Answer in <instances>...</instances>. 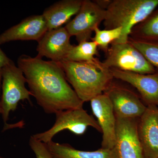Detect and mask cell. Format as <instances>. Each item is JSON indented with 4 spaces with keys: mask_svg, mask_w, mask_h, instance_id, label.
Instances as JSON below:
<instances>
[{
    "mask_svg": "<svg viewBox=\"0 0 158 158\" xmlns=\"http://www.w3.org/2000/svg\"><path fill=\"white\" fill-rule=\"evenodd\" d=\"M158 6V0H113L106 9L105 29L122 28L114 42H127L133 28L145 20Z\"/></svg>",
    "mask_w": 158,
    "mask_h": 158,
    "instance_id": "cell-3",
    "label": "cell"
},
{
    "mask_svg": "<svg viewBox=\"0 0 158 158\" xmlns=\"http://www.w3.org/2000/svg\"><path fill=\"white\" fill-rule=\"evenodd\" d=\"M104 93L110 99L116 118H139L147 108L135 92L112 82Z\"/></svg>",
    "mask_w": 158,
    "mask_h": 158,
    "instance_id": "cell-9",
    "label": "cell"
},
{
    "mask_svg": "<svg viewBox=\"0 0 158 158\" xmlns=\"http://www.w3.org/2000/svg\"><path fill=\"white\" fill-rule=\"evenodd\" d=\"M92 112L102 134L101 148L112 149L116 142V119L110 99L105 93L90 101Z\"/></svg>",
    "mask_w": 158,
    "mask_h": 158,
    "instance_id": "cell-10",
    "label": "cell"
},
{
    "mask_svg": "<svg viewBox=\"0 0 158 158\" xmlns=\"http://www.w3.org/2000/svg\"><path fill=\"white\" fill-rule=\"evenodd\" d=\"M128 40L153 66L158 68V44L131 37Z\"/></svg>",
    "mask_w": 158,
    "mask_h": 158,
    "instance_id": "cell-20",
    "label": "cell"
},
{
    "mask_svg": "<svg viewBox=\"0 0 158 158\" xmlns=\"http://www.w3.org/2000/svg\"><path fill=\"white\" fill-rule=\"evenodd\" d=\"M98 47L93 41L80 43L78 45L73 46L65 59L73 62H93L97 59L94 56L98 54Z\"/></svg>",
    "mask_w": 158,
    "mask_h": 158,
    "instance_id": "cell-17",
    "label": "cell"
},
{
    "mask_svg": "<svg viewBox=\"0 0 158 158\" xmlns=\"http://www.w3.org/2000/svg\"><path fill=\"white\" fill-rule=\"evenodd\" d=\"M57 62L64 71L67 81L84 102L103 93L114 78L111 69L97 58L91 62L66 59Z\"/></svg>",
    "mask_w": 158,
    "mask_h": 158,
    "instance_id": "cell-2",
    "label": "cell"
},
{
    "mask_svg": "<svg viewBox=\"0 0 158 158\" xmlns=\"http://www.w3.org/2000/svg\"><path fill=\"white\" fill-rule=\"evenodd\" d=\"M48 31L42 15H31L0 34V45L16 40L38 41Z\"/></svg>",
    "mask_w": 158,
    "mask_h": 158,
    "instance_id": "cell-13",
    "label": "cell"
},
{
    "mask_svg": "<svg viewBox=\"0 0 158 158\" xmlns=\"http://www.w3.org/2000/svg\"><path fill=\"white\" fill-rule=\"evenodd\" d=\"M46 144L53 158H117L114 148L84 151L75 149L69 144H60L53 141Z\"/></svg>",
    "mask_w": 158,
    "mask_h": 158,
    "instance_id": "cell-16",
    "label": "cell"
},
{
    "mask_svg": "<svg viewBox=\"0 0 158 158\" xmlns=\"http://www.w3.org/2000/svg\"><path fill=\"white\" fill-rule=\"evenodd\" d=\"M82 2V0H62L46 9L42 15L46 21L48 31L61 27L77 14Z\"/></svg>",
    "mask_w": 158,
    "mask_h": 158,
    "instance_id": "cell-15",
    "label": "cell"
},
{
    "mask_svg": "<svg viewBox=\"0 0 158 158\" xmlns=\"http://www.w3.org/2000/svg\"><path fill=\"white\" fill-rule=\"evenodd\" d=\"M2 96L1 114L5 125H7L10 112L17 109L21 101L27 100L31 103L30 90L26 88L27 81L22 70L11 61L1 70Z\"/></svg>",
    "mask_w": 158,
    "mask_h": 158,
    "instance_id": "cell-4",
    "label": "cell"
},
{
    "mask_svg": "<svg viewBox=\"0 0 158 158\" xmlns=\"http://www.w3.org/2000/svg\"><path fill=\"white\" fill-rule=\"evenodd\" d=\"M95 35L91 38L92 41L96 43L98 46L106 52L110 45L114 41L118 40L121 37L122 28L100 30L97 27L94 31Z\"/></svg>",
    "mask_w": 158,
    "mask_h": 158,
    "instance_id": "cell-19",
    "label": "cell"
},
{
    "mask_svg": "<svg viewBox=\"0 0 158 158\" xmlns=\"http://www.w3.org/2000/svg\"><path fill=\"white\" fill-rule=\"evenodd\" d=\"M139 118H116L114 148L117 158H144L138 136Z\"/></svg>",
    "mask_w": 158,
    "mask_h": 158,
    "instance_id": "cell-8",
    "label": "cell"
},
{
    "mask_svg": "<svg viewBox=\"0 0 158 158\" xmlns=\"http://www.w3.org/2000/svg\"><path fill=\"white\" fill-rule=\"evenodd\" d=\"M106 17V9L95 1L84 0L80 11L73 19L65 26L69 34L75 36L78 43L89 41L91 35Z\"/></svg>",
    "mask_w": 158,
    "mask_h": 158,
    "instance_id": "cell-7",
    "label": "cell"
},
{
    "mask_svg": "<svg viewBox=\"0 0 158 158\" xmlns=\"http://www.w3.org/2000/svg\"><path fill=\"white\" fill-rule=\"evenodd\" d=\"M29 143L30 147L36 158H53L46 144L38 141L33 136L30 137Z\"/></svg>",
    "mask_w": 158,
    "mask_h": 158,
    "instance_id": "cell-21",
    "label": "cell"
},
{
    "mask_svg": "<svg viewBox=\"0 0 158 158\" xmlns=\"http://www.w3.org/2000/svg\"><path fill=\"white\" fill-rule=\"evenodd\" d=\"M17 66L23 72L32 96L48 114L83 108L82 102L70 87L57 62L23 55Z\"/></svg>",
    "mask_w": 158,
    "mask_h": 158,
    "instance_id": "cell-1",
    "label": "cell"
},
{
    "mask_svg": "<svg viewBox=\"0 0 158 158\" xmlns=\"http://www.w3.org/2000/svg\"><path fill=\"white\" fill-rule=\"evenodd\" d=\"M138 133L144 158H158L157 106H147L138 120Z\"/></svg>",
    "mask_w": 158,
    "mask_h": 158,
    "instance_id": "cell-12",
    "label": "cell"
},
{
    "mask_svg": "<svg viewBox=\"0 0 158 158\" xmlns=\"http://www.w3.org/2000/svg\"><path fill=\"white\" fill-rule=\"evenodd\" d=\"M2 76L1 70H0V114L2 113V109H1V89L2 88Z\"/></svg>",
    "mask_w": 158,
    "mask_h": 158,
    "instance_id": "cell-23",
    "label": "cell"
},
{
    "mask_svg": "<svg viewBox=\"0 0 158 158\" xmlns=\"http://www.w3.org/2000/svg\"><path fill=\"white\" fill-rule=\"evenodd\" d=\"M55 114L56 119L53 126L45 131L32 135L34 138L47 144L52 141L56 135L64 130H69L78 135L84 134L89 127L101 132L97 120L83 108L59 111Z\"/></svg>",
    "mask_w": 158,
    "mask_h": 158,
    "instance_id": "cell-6",
    "label": "cell"
},
{
    "mask_svg": "<svg viewBox=\"0 0 158 158\" xmlns=\"http://www.w3.org/2000/svg\"><path fill=\"white\" fill-rule=\"evenodd\" d=\"M114 78L129 83L148 105L158 106V74H141L110 69Z\"/></svg>",
    "mask_w": 158,
    "mask_h": 158,
    "instance_id": "cell-14",
    "label": "cell"
},
{
    "mask_svg": "<svg viewBox=\"0 0 158 158\" xmlns=\"http://www.w3.org/2000/svg\"><path fill=\"white\" fill-rule=\"evenodd\" d=\"M0 158H4V157H3L1 156H0Z\"/></svg>",
    "mask_w": 158,
    "mask_h": 158,
    "instance_id": "cell-24",
    "label": "cell"
},
{
    "mask_svg": "<svg viewBox=\"0 0 158 158\" xmlns=\"http://www.w3.org/2000/svg\"><path fill=\"white\" fill-rule=\"evenodd\" d=\"M11 61V59L0 48V70L6 65H8Z\"/></svg>",
    "mask_w": 158,
    "mask_h": 158,
    "instance_id": "cell-22",
    "label": "cell"
},
{
    "mask_svg": "<svg viewBox=\"0 0 158 158\" xmlns=\"http://www.w3.org/2000/svg\"><path fill=\"white\" fill-rule=\"evenodd\" d=\"M103 62L110 69L141 74H153L154 67L143 55L128 41L119 43L113 42Z\"/></svg>",
    "mask_w": 158,
    "mask_h": 158,
    "instance_id": "cell-5",
    "label": "cell"
},
{
    "mask_svg": "<svg viewBox=\"0 0 158 158\" xmlns=\"http://www.w3.org/2000/svg\"><path fill=\"white\" fill-rule=\"evenodd\" d=\"M70 37L65 27L48 30L38 41L37 56L46 57L56 62L65 59L73 46Z\"/></svg>",
    "mask_w": 158,
    "mask_h": 158,
    "instance_id": "cell-11",
    "label": "cell"
},
{
    "mask_svg": "<svg viewBox=\"0 0 158 158\" xmlns=\"http://www.w3.org/2000/svg\"><path fill=\"white\" fill-rule=\"evenodd\" d=\"M143 23L135 26L129 37L133 39L140 40L144 37H158V13Z\"/></svg>",
    "mask_w": 158,
    "mask_h": 158,
    "instance_id": "cell-18",
    "label": "cell"
}]
</instances>
